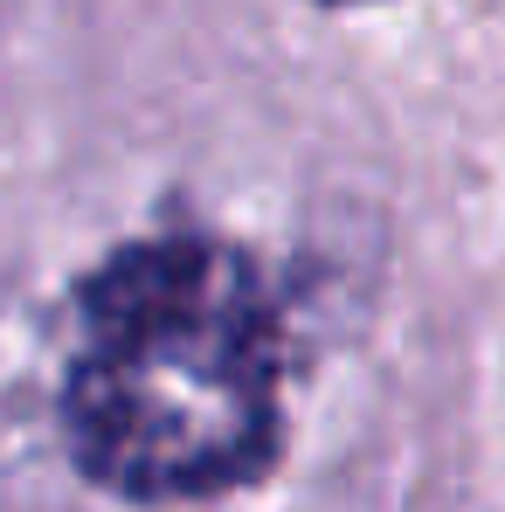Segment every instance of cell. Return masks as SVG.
<instances>
[{"label": "cell", "instance_id": "obj_1", "mask_svg": "<svg viewBox=\"0 0 505 512\" xmlns=\"http://www.w3.org/2000/svg\"><path fill=\"white\" fill-rule=\"evenodd\" d=\"M277 305L256 263L208 236L118 250L84 291L63 429L104 492L208 499L277 450Z\"/></svg>", "mask_w": 505, "mask_h": 512}]
</instances>
